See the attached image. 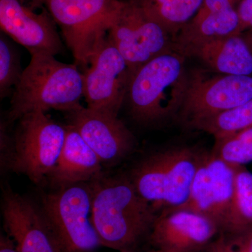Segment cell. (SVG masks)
<instances>
[{
	"label": "cell",
	"instance_id": "cell-22",
	"mask_svg": "<svg viewBox=\"0 0 252 252\" xmlns=\"http://www.w3.org/2000/svg\"><path fill=\"white\" fill-rule=\"evenodd\" d=\"M23 71L21 56L12 39L1 32L0 35V97L12 95Z\"/></svg>",
	"mask_w": 252,
	"mask_h": 252
},
{
	"label": "cell",
	"instance_id": "cell-19",
	"mask_svg": "<svg viewBox=\"0 0 252 252\" xmlns=\"http://www.w3.org/2000/svg\"><path fill=\"white\" fill-rule=\"evenodd\" d=\"M203 1V0H142L137 4L174 38L197 14Z\"/></svg>",
	"mask_w": 252,
	"mask_h": 252
},
{
	"label": "cell",
	"instance_id": "cell-11",
	"mask_svg": "<svg viewBox=\"0 0 252 252\" xmlns=\"http://www.w3.org/2000/svg\"><path fill=\"white\" fill-rule=\"evenodd\" d=\"M252 99V76L189 73L180 115L187 126Z\"/></svg>",
	"mask_w": 252,
	"mask_h": 252
},
{
	"label": "cell",
	"instance_id": "cell-21",
	"mask_svg": "<svg viewBox=\"0 0 252 252\" xmlns=\"http://www.w3.org/2000/svg\"><path fill=\"white\" fill-rule=\"evenodd\" d=\"M252 228V173L243 166L237 169L231 220L227 233Z\"/></svg>",
	"mask_w": 252,
	"mask_h": 252
},
{
	"label": "cell",
	"instance_id": "cell-4",
	"mask_svg": "<svg viewBox=\"0 0 252 252\" xmlns=\"http://www.w3.org/2000/svg\"><path fill=\"white\" fill-rule=\"evenodd\" d=\"M202 155L187 147L160 151L137 164L129 179L156 212L179 210L188 200Z\"/></svg>",
	"mask_w": 252,
	"mask_h": 252
},
{
	"label": "cell",
	"instance_id": "cell-6",
	"mask_svg": "<svg viewBox=\"0 0 252 252\" xmlns=\"http://www.w3.org/2000/svg\"><path fill=\"white\" fill-rule=\"evenodd\" d=\"M33 7L47 10L62 31L77 65H89L94 50L108 34L125 1L29 0Z\"/></svg>",
	"mask_w": 252,
	"mask_h": 252
},
{
	"label": "cell",
	"instance_id": "cell-15",
	"mask_svg": "<svg viewBox=\"0 0 252 252\" xmlns=\"http://www.w3.org/2000/svg\"><path fill=\"white\" fill-rule=\"evenodd\" d=\"M220 234V228L208 217L192 210L179 209L158 215L148 240L152 248L202 252Z\"/></svg>",
	"mask_w": 252,
	"mask_h": 252
},
{
	"label": "cell",
	"instance_id": "cell-30",
	"mask_svg": "<svg viewBox=\"0 0 252 252\" xmlns=\"http://www.w3.org/2000/svg\"></svg>",
	"mask_w": 252,
	"mask_h": 252
},
{
	"label": "cell",
	"instance_id": "cell-3",
	"mask_svg": "<svg viewBox=\"0 0 252 252\" xmlns=\"http://www.w3.org/2000/svg\"><path fill=\"white\" fill-rule=\"evenodd\" d=\"M186 56L173 51L158 56L131 76L126 99L132 117L155 125L180 112L188 86Z\"/></svg>",
	"mask_w": 252,
	"mask_h": 252
},
{
	"label": "cell",
	"instance_id": "cell-8",
	"mask_svg": "<svg viewBox=\"0 0 252 252\" xmlns=\"http://www.w3.org/2000/svg\"><path fill=\"white\" fill-rule=\"evenodd\" d=\"M108 36L131 74L160 55L175 51L173 37L135 3L125 1Z\"/></svg>",
	"mask_w": 252,
	"mask_h": 252
},
{
	"label": "cell",
	"instance_id": "cell-18",
	"mask_svg": "<svg viewBox=\"0 0 252 252\" xmlns=\"http://www.w3.org/2000/svg\"><path fill=\"white\" fill-rule=\"evenodd\" d=\"M200 60L214 72L252 76V48L243 34H233L204 41L182 54Z\"/></svg>",
	"mask_w": 252,
	"mask_h": 252
},
{
	"label": "cell",
	"instance_id": "cell-5",
	"mask_svg": "<svg viewBox=\"0 0 252 252\" xmlns=\"http://www.w3.org/2000/svg\"><path fill=\"white\" fill-rule=\"evenodd\" d=\"M66 133V125L45 112L28 113L18 119L14 135L1 147V165L39 185L56 166Z\"/></svg>",
	"mask_w": 252,
	"mask_h": 252
},
{
	"label": "cell",
	"instance_id": "cell-9",
	"mask_svg": "<svg viewBox=\"0 0 252 252\" xmlns=\"http://www.w3.org/2000/svg\"><path fill=\"white\" fill-rule=\"evenodd\" d=\"M89 64L83 73L87 107L118 115L125 102L132 74L108 34L94 50Z\"/></svg>",
	"mask_w": 252,
	"mask_h": 252
},
{
	"label": "cell",
	"instance_id": "cell-27",
	"mask_svg": "<svg viewBox=\"0 0 252 252\" xmlns=\"http://www.w3.org/2000/svg\"><path fill=\"white\" fill-rule=\"evenodd\" d=\"M147 252H185L175 251V250H162V249L151 248Z\"/></svg>",
	"mask_w": 252,
	"mask_h": 252
},
{
	"label": "cell",
	"instance_id": "cell-16",
	"mask_svg": "<svg viewBox=\"0 0 252 252\" xmlns=\"http://www.w3.org/2000/svg\"><path fill=\"white\" fill-rule=\"evenodd\" d=\"M239 1L203 0L197 14L173 38L175 51L183 54L204 41L240 34Z\"/></svg>",
	"mask_w": 252,
	"mask_h": 252
},
{
	"label": "cell",
	"instance_id": "cell-2",
	"mask_svg": "<svg viewBox=\"0 0 252 252\" xmlns=\"http://www.w3.org/2000/svg\"><path fill=\"white\" fill-rule=\"evenodd\" d=\"M83 97L84 76L77 64L60 62L52 55H32L11 95L6 124L37 111L69 112L81 105Z\"/></svg>",
	"mask_w": 252,
	"mask_h": 252
},
{
	"label": "cell",
	"instance_id": "cell-13",
	"mask_svg": "<svg viewBox=\"0 0 252 252\" xmlns=\"http://www.w3.org/2000/svg\"><path fill=\"white\" fill-rule=\"evenodd\" d=\"M43 8L37 14L26 0H0V26L2 32L24 46L32 55L56 56L63 51L56 22Z\"/></svg>",
	"mask_w": 252,
	"mask_h": 252
},
{
	"label": "cell",
	"instance_id": "cell-12",
	"mask_svg": "<svg viewBox=\"0 0 252 252\" xmlns=\"http://www.w3.org/2000/svg\"><path fill=\"white\" fill-rule=\"evenodd\" d=\"M64 113L68 124L78 131L103 165L122 161L135 147V137L118 115L82 105Z\"/></svg>",
	"mask_w": 252,
	"mask_h": 252
},
{
	"label": "cell",
	"instance_id": "cell-7",
	"mask_svg": "<svg viewBox=\"0 0 252 252\" xmlns=\"http://www.w3.org/2000/svg\"><path fill=\"white\" fill-rule=\"evenodd\" d=\"M90 182L56 189L43 196L41 208L63 252H93L102 246L92 221Z\"/></svg>",
	"mask_w": 252,
	"mask_h": 252
},
{
	"label": "cell",
	"instance_id": "cell-17",
	"mask_svg": "<svg viewBox=\"0 0 252 252\" xmlns=\"http://www.w3.org/2000/svg\"><path fill=\"white\" fill-rule=\"evenodd\" d=\"M66 130L59 160L46 178L55 189L88 183L103 175L102 162L78 131L69 124L66 125Z\"/></svg>",
	"mask_w": 252,
	"mask_h": 252
},
{
	"label": "cell",
	"instance_id": "cell-23",
	"mask_svg": "<svg viewBox=\"0 0 252 252\" xmlns=\"http://www.w3.org/2000/svg\"><path fill=\"white\" fill-rule=\"evenodd\" d=\"M215 156L234 166L252 161V127L220 142L212 151Z\"/></svg>",
	"mask_w": 252,
	"mask_h": 252
},
{
	"label": "cell",
	"instance_id": "cell-26",
	"mask_svg": "<svg viewBox=\"0 0 252 252\" xmlns=\"http://www.w3.org/2000/svg\"><path fill=\"white\" fill-rule=\"evenodd\" d=\"M0 252H19L16 243L8 235L0 236Z\"/></svg>",
	"mask_w": 252,
	"mask_h": 252
},
{
	"label": "cell",
	"instance_id": "cell-25",
	"mask_svg": "<svg viewBox=\"0 0 252 252\" xmlns=\"http://www.w3.org/2000/svg\"><path fill=\"white\" fill-rule=\"evenodd\" d=\"M240 28L239 34H242L252 30V0H240L237 6Z\"/></svg>",
	"mask_w": 252,
	"mask_h": 252
},
{
	"label": "cell",
	"instance_id": "cell-29",
	"mask_svg": "<svg viewBox=\"0 0 252 252\" xmlns=\"http://www.w3.org/2000/svg\"><path fill=\"white\" fill-rule=\"evenodd\" d=\"M127 1H131V2L136 3V4H137V3L140 2L142 0H127Z\"/></svg>",
	"mask_w": 252,
	"mask_h": 252
},
{
	"label": "cell",
	"instance_id": "cell-28",
	"mask_svg": "<svg viewBox=\"0 0 252 252\" xmlns=\"http://www.w3.org/2000/svg\"><path fill=\"white\" fill-rule=\"evenodd\" d=\"M242 34H243L245 39L248 41V44L252 48V31L246 32L243 33Z\"/></svg>",
	"mask_w": 252,
	"mask_h": 252
},
{
	"label": "cell",
	"instance_id": "cell-10",
	"mask_svg": "<svg viewBox=\"0 0 252 252\" xmlns=\"http://www.w3.org/2000/svg\"><path fill=\"white\" fill-rule=\"evenodd\" d=\"M212 153H203L188 200L187 209L215 222L220 233L229 230L237 169Z\"/></svg>",
	"mask_w": 252,
	"mask_h": 252
},
{
	"label": "cell",
	"instance_id": "cell-20",
	"mask_svg": "<svg viewBox=\"0 0 252 252\" xmlns=\"http://www.w3.org/2000/svg\"><path fill=\"white\" fill-rule=\"evenodd\" d=\"M220 142L252 127V99L241 105L200 119L189 126Z\"/></svg>",
	"mask_w": 252,
	"mask_h": 252
},
{
	"label": "cell",
	"instance_id": "cell-1",
	"mask_svg": "<svg viewBox=\"0 0 252 252\" xmlns=\"http://www.w3.org/2000/svg\"><path fill=\"white\" fill-rule=\"evenodd\" d=\"M90 183L92 221L102 246L134 252L149 238L158 214L129 178L102 175Z\"/></svg>",
	"mask_w": 252,
	"mask_h": 252
},
{
	"label": "cell",
	"instance_id": "cell-24",
	"mask_svg": "<svg viewBox=\"0 0 252 252\" xmlns=\"http://www.w3.org/2000/svg\"><path fill=\"white\" fill-rule=\"evenodd\" d=\"M207 252H252V228L221 233L207 249Z\"/></svg>",
	"mask_w": 252,
	"mask_h": 252
},
{
	"label": "cell",
	"instance_id": "cell-14",
	"mask_svg": "<svg viewBox=\"0 0 252 252\" xmlns=\"http://www.w3.org/2000/svg\"><path fill=\"white\" fill-rule=\"evenodd\" d=\"M5 230L19 252H63L42 208L7 189L3 193Z\"/></svg>",
	"mask_w": 252,
	"mask_h": 252
}]
</instances>
